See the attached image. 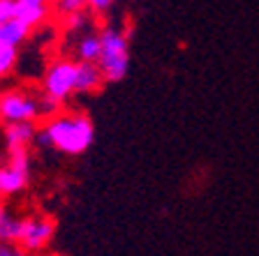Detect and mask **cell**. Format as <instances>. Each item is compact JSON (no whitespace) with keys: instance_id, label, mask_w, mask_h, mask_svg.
<instances>
[{"instance_id":"cell-17","label":"cell","mask_w":259,"mask_h":256,"mask_svg":"<svg viewBox=\"0 0 259 256\" xmlns=\"http://www.w3.org/2000/svg\"><path fill=\"white\" fill-rule=\"evenodd\" d=\"M83 23H86V14H83V10L72 12V14H65V26L67 28H81Z\"/></svg>"},{"instance_id":"cell-3","label":"cell","mask_w":259,"mask_h":256,"mask_svg":"<svg viewBox=\"0 0 259 256\" xmlns=\"http://www.w3.org/2000/svg\"><path fill=\"white\" fill-rule=\"evenodd\" d=\"M74 79H76V63L70 60H56L49 67L47 76H44V90L49 97H54L58 101H65L74 92Z\"/></svg>"},{"instance_id":"cell-4","label":"cell","mask_w":259,"mask_h":256,"mask_svg":"<svg viewBox=\"0 0 259 256\" xmlns=\"http://www.w3.org/2000/svg\"><path fill=\"white\" fill-rule=\"evenodd\" d=\"M39 116L37 101L21 90L5 92L0 97V120L3 123H19V120H35Z\"/></svg>"},{"instance_id":"cell-19","label":"cell","mask_w":259,"mask_h":256,"mask_svg":"<svg viewBox=\"0 0 259 256\" xmlns=\"http://www.w3.org/2000/svg\"><path fill=\"white\" fill-rule=\"evenodd\" d=\"M44 3H54V0H44Z\"/></svg>"},{"instance_id":"cell-2","label":"cell","mask_w":259,"mask_h":256,"mask_svg":"<svg viewBox=\"0 0 259 256\" xmlns=\"http://www.w3.org/2000/svg\"><path fill=\"white\" fill-rule=\"evenodd\" d=\"M97 67L102 72L104 81L116 83L123 81L130 67V54H127V39L123 32L104 28L100 32V56H97Z\"/></svg>"},{"instance_id":"cell-10","label":"cell","mask_w":259,"mask_h":256,"mask_svg":"<svg viewBox=\"0 0 259 256\" xmlns=\"http://www.w3.org/2000/svg\"><path fill=\"white\" fill-rule=\"evenodd\" d=\"M28 185V173L12 169L10 164L0 166V194H19Z\"/></svg>"},{"instance_id":"cell-16","label":"cell","mask_w":259,"mask_h":256,"mask_svg":"<svg viewBox=\"0 0 259 256\" xmlns=\"http://www.w3.org/2000/svg\"><path fill=\"white\" fill-rule=\"evenodd\" d=\"M16 16V0H0V23Z\"/></svg>"},{"instance_id":"cell-5","label":"cell","mask_w":259,"mask_h":256,"mask_svg":"<svg viewBox=\"0 0 259 256\" xmlns=\"http://www.w3.org/2000/svg\"><path fill=\"white\" fill-rule=\"evenodd\" d=\"M54 231H56V224L49 217H28L19 245L23 247V251H39L51 242Z\"/></svg>"},{"instance_id":"cell-18","label":"cell","mask_w":259,"mask_h":256,"mask_svg":"<svg viewBox=\"0 0 259 256\" xmlns=\"http://www.w3.org/2000/svg\"><path fill=\"white\" fill-rule=\"evenodd\" d=\"M86 3H88V7H91V10L104 12V10H109V7H111L113 0H86Z\"/></svg>"},{"instance_id":"cell-9","label":"cell","mask_w":259,"mask_h":256,"mask_svg":"<svg viewBox=\"0 0 259 256\" xmlns=\"http://www.w3.org/2000/svg\"><path fill=\"white\" fill-rule=\"evenodd\" d=\"M26 229V219H16L0 206V242H19Z\"/></svg>"},{"instance_id":"cell-1","label":"cell","mask_w":259,"mask_h":256,"mask_svg":"<svg viewBox=\"0 0 259 256\" xmlns=\"http://www.w3.org/2000/svg\"><path fill=\"white\" fill-rule=\"evenodd\" d=\"M93 123L81 113H56L42 129L39 141L58 148L65 155H81L93 143Z\"/></svg>"},{"instance_id":"cell-11","label":"cell","mask_w":259,"mask_h":256,"mask_svg":"<svg viewBox=\"0 0 259 256\" xmlns=\"http://www.w3.org/2000/svg\"><path fill=\"white\" fill-rule=\"evenodd\" d=\"M47 14H49L47 3H39V5H16V19H21L30 28L42 23L47 19Z\"/></svg>"},{"instance_id":"cell-8","label":"cell","mask_w":259,"mask_h":256,"mask_svg":"<svg viewBox=\"0 0 259 256\" xmlns=\"http://www.w3.org/2000/svg\"><path fill=\"white\" fill-rule=\"evenodd\" d=\"M32 139H35V125H32V120L7 123V127H5L7 148H19V145H28Z\"/></svg>"},{"instance_id":"cell-12","label":"cell","mask_w":259,"mask_h":256,"mask_svg":"<svg viewBox=\"0 0 259 256\" xmlns=\"http://www.w3.org/2000/svg\"><path fill=\"white\" fill-rule=\"evenodd\" d=\"M76 54H79L81 60H93V63H97V56H100V35H86V37H81Z\"/></svg>"},{"instance_id":"cell-14","label":"cell","mask_w":259,"mask_h":256,"mask_svg":"<svg viewBox=\"0 0 259 256\" xmlns=\"http://www.w3.org/2000/svg\"><path fill=\"white\" fill-rule=\"evenodd\" d=\"M14 65H16V46L0 44V79L10 74Z\"/></svg>"},{"instance_id":"cell-6","label":"cell","mask_w":259,"mask_h":256,"mask_svg":"<svg viewBox=\"0 0 259 256\" xmlns=\"http://www.w3.org/2000/svg\"><path fill=\"white\" fill-rule=\"evenodd\" d=\"M104 83V76L93 60H79L76 63V79H74V90L76 92H95L100 90Z\"/></svg>"},{"instance_id":"cell-7","label":"cell","mask_w":259,"mask_h":256,"mask_svg":"<svg viewBox=\"0 0 259 256\" xmlns=\"http://www.w3.org/2000/svg\"><path fill=\"white\" fill-rule=\"evenodd\" d=\"M32 28L28 23H23L21 19H10V21L0 23V44L5 46H19L21 42H26V37L30 35Z\"/></svg>"},{"instance_id":"cell-15","label":"cell","mask_w":259,"mask_h":256,"mask_svg":"<svg viewBox=\"0 0 259 256\" xmlns=\"http://www.w3.org/2000/svg\"><path fill=\"white\" fill-rule=\"evenodd\" d=\"M54 7L60 12V14H72V12L86 10L88 3L86 0H54Z\"/></svg>"},{"instance_id":"cell-13","label":"cell","mask_w":259,"mask_h":256,"mask_svg":"<svg viewBox=\"0 0 259 256\" xmlns=\"http://www.w3.org/2000/svg\"><path fill=\"white\" fill-rule=\"evenodd\" d=\"M10 150V162L7 164L16 171L28 173L30 171V157H28V145H19V148H7Z\"/></svg>"}]
</instances>
